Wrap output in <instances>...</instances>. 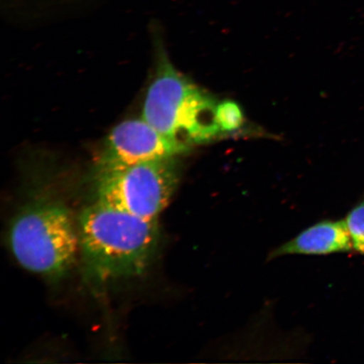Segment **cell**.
<instances>
[{
  "label": "cell",
  "mask_w": 364,
  "mask_h": 364,
  "mask_svg": "<svg viewBox=\"0 0 364 364\" xmlns=\"http://www.w3.org/2000/svg\"><path fill=\"white\" fill-rule=\"evenodd\" d=\"M182 154L150 126L142 117L120 122L108 134L94 171H102L136 164L176 157Z\"/></svg>",
  "instance_id": "5b68a950"
},
{
  "label": "cell",
  "mask_w": 364,
  "mask_h": 364,
  "mask_svg": "<svg viewBox=\"0 0 364 364\" xmlns=\"http://www.w3.org/2000/svg\"><path fill=\"white\" fill-rule=\"evenodd\" d=\"M80 252L86 272L107 281L144 274L161 242L158 220H148L95 201L78 221Z\"/></svg>",
  "instance_id": "6da1fadb"
},
{
  "label": "cell",
  "mask_w": 364,
  "mask_h": 364,
  "mask_svg": "<svg viewBox=\"0 0 364 364\" xmlns=\"http://www.w3.org/2000/svg\"><path fill=\"white\" fill-rule=\"evenodd\" d=\"M8 243L24 269L47 279H60L74 266L80 252L78 224L65 204L36 199L13 218Z\"/></svg>",
  "instance_id": "3957f363"
},
{
  "label": "cell",
  "mask_w": 364,
  "mask_h": 364,
  "mask_svg": "<svg viewBox=\"0 0 364 364\" xmlns=\"http://www.w3.org/2000/svg\"><path fill=\"white\" fill-rule=\"evenodd\" d=\"M93 176L95 201L148 220H158L178 186L180 170L176 157H170L94 171Z\"/></svg>",
  "instance_id": "277c9868"
},
{
  "label": "cell",
  "mask_w": 364,
  "mask_h": 364,
  "mask_svg": "<svg viewBox=\"0 0 364 364\" xmlns=\"http://www.w3.org/2000/svg\"><path fill=\"white\" fill-rule=\"evenodd\" d=\"M216 119L221 133H231L244 124V115L238 104L224 102L218 104Z\"/></svg>",
  "instance_id": "52a82bcc"
},
{
  "label": "cell",
  "mask_w": 364,
  "mask_h": 364,
  "mask_svg": "<svg viewBox=\"0 0 364 364\" xmlns=\"http://www.w3.org/2000/svg\"><path fill=\"white\" fill-rule=\"evenodd\" d=\"M353 249L364 255V199L353 208L346 218Z\"/></svg>",
  "instance_id": "ba28073f"
},
{
  "label": "cell",
  "mask_w": 364,
  "mask_h": 364,
  "mask_svg": "<svg viewBox=\"0 0 364 364\" xmlns=\"http://www.w3.org/2000/svg\"><path fill=\"white\" fill-rule=\"evenodd\" d=\"M351 249L352 240L345 221L326 220L308 228L294 239L272 250L269 259L288 255L323 256L349 252Z\"/></svg>",
  "instance_id": "8992f818"
},
{
  "label": "cell",
  "mask_w": 364,
  "mask_h": 364,
  "mask_svg": "<svg viewBox=\"0 0 364 364\" xmlns=\"http://www.w3.org/2000/svg\"><path fill=\"white\" fill-rule=\"evenodd\" d=\"M218 104L181 74L159 49L156 70L145 95L142 117L183 154L221 133Z\"/></svg>",
  "instance_id": "7a4b0ae2"
}]
</instances>
